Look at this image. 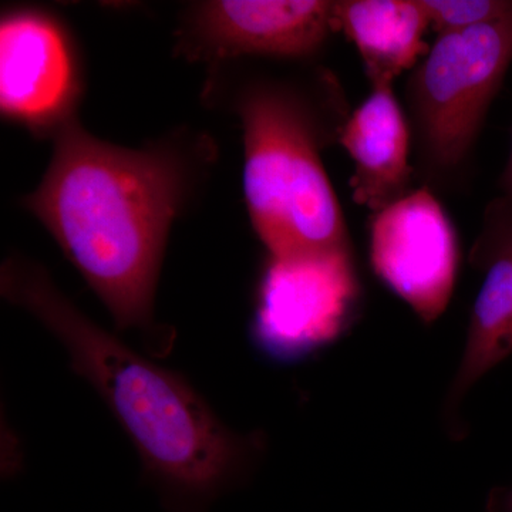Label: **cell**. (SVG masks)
Returning <instances> with one entry per match:
<instances>
[{
    "label": "cell",
    "instance_id": "cell-3",
    "mask_svg": "<svg viewBox=\"0 0 512 512\" xmlns=\"http://www.w3.org/2000/svg\"><path fill=\"white\" fill-rule=\"evenodd\" d=\"M244 127V194L268 255L352 249L338 197L320 158L319 123L286 84L249 86L238 101Z\"/></svg>",
    "mask_w": 512,
    "mask_h": 512
},
{
    "label": "cell",
    "instance_id": "cell-11",
    "mask_svg": "<svg viewBox=\"0 0 512 512\" xmlns=\"http://www.w3.org/2000/svg\"><path fill=\"white\" fill-rule=\"evenodd\" d=\"M335 16L362 57L372 87L392 86L429 52L423 37L430 22L420 0H340Z\"/></svg>",
    "mask_w": 512,
    "mask_h": 512
},
{
    "label": "cell",
    "instance_id": "cell-8",
    "mask_svg": "<svg viewBox=\"0 0 512 512\" xmlns=\"http://www.w3.org/2000/svg\"><path fill=\"white\" fill-rule=\"evenodd\" d=\"M338 29L335 2L325 0H218L198 8L192 36L202 55L305 59Z\"/></svg>",
    "mask_w": 512,
    "mask_h": 512
},
{
    "label": "cell",
    "instance_id": "cell-6",
    "mask_svg": "<svg viewBox=\"0 0 512 512\" xmlns=\"http://www.w3.org/2000/svg\"><path fill=\"white\" fill-rule=\"evenodd\" d=\"M369 248L376 275L424 323L446 312L460 251L456 228L429 188L373 214Z\"/></svg>",
    "mask_w": 512,
    "mask_h": 512
},
{
    "label": "cell",
    "instance_id": "cell-10",
    "mask_svg": "<svg viewBox=\"0 0 512 512\" xmlns=\"http://www.w3.org/2000/svg\"><path fill=\"white\" fill-rule=\"evenodd\" d=\"M471 262L484 269L468 325L463 359L447 396L448 419L471 387L512 355V224L487 217L483 234L471 251Z\"/></svg>",
    "mask_w": 512,
    "mask_h": 512
},
{
    "label": "cell",
    "instance_id": "cell-14",
    "mask_svg": "<svg viewBox=\"0 0 512 512\" xmlns=\"http://www.w3.org/2000/svg\"><path fill=\"white\" fill-rule=\"evenodd\" d=\"M487 512H512V487L495 488L491 491Z\"/></svg>",
    "mask_w": 512,
    "mask_h": 512
},
{
    "label": "cell",
    "instance_id": "cell-13",
    "mask_svg": "<svg viewBox=\"0 0 512 512\" xmlns=\"http://www.w3.org/2000/svg\"><path fill=\"white\" fill-rule=\"evenodd\" d=\"M501 187H503L504 197L491 205L487 215L512 222V144L510 158H508L507 167H505L503 178H501Z\"/></svg>",
    "mask_w": 512,
    "mask_h": 512
},
{
    "label": "cell",
    "instance_id": "cell-7",
    "mask_svg": "<svg viewBox=\"0 0 512 512\" xmlns=\"http://www.w3.org/2000/svg\"><path fill=\"white\" fill-rule=\"evenodd\" d=\"M79 72L72 42L55 19L16 10L0 25V107L33 131L59 130L73 119Z\"/></svg>",
    "mask_w": 512,
    "mask_h": 512
},
{
    "label": "cell",
    "instance_id": "cell-2",
    "mask_svg": "<svg viewBox=\"0 0 512 512\" xmlns=\"http://www.w3.org/2000/svg\"><path fill=\"white\" fill-rule=\"evenodd\" d=\"M187 160L173 147L128 150L74 119L26 208L79 269L117 328L156 336L154 296L168 231L188 188Z\"/></svg>",
    "mask_w": 512,
    "mask_h": 512
},
{
    "label": "cell",
    "instance_id": "cell-12",
    "mask_svg": "<svg viewBox=\"0 0 512 512\" xmlns=\"http://www.w3.org/2000/svg\"><path fill=\"white\" fill-rule=\"evenodd\" d=\"M437 36L512 15V0H420Z\"/></svg>",
    "mask_w": 512,
    "mask_h": 512
},
{
    "label": "cell",
    "instance_id": "cell-9",
    "mask_svg": "<svg viewBox=\"0 0 512 512\" xmlns=\"http://www.w3.org/2000/svg\"><path fill=\"white\" fill-rule=\"evenodd\" d=\"M339 141L355 163L353 201L373 211L390 207L412 192V130L392 86L372 93L340 127Z\"/></svg>",
    "mask_w": 512,
    "mask_h": 512
},
{
    "label": "cell",
    "instance_id": "cell-5",
    "mask_svg": "<svg viewBox=\"0 0 512 512\" xmlns=\"http://www.w3.org/2000/svg\"><path fill=\"white\" fill-rule=\"evenodd\" d=\"M359 291L352 249L268 255L256 292L252 338L272 359H301L342 335Z\"/></svg>",
    "mask_w": 512,
    "mask_h": 512
},
{
    "label": "cell",
    "instance_id": "cell-4",
    "mask_svg": "<svg viewBox=\"0 0 512 512\" xmlns=\"http://www.w3.org/2000/svg\"><path fill=\"white\" fill-rule=\"evenodd\" d=\"M512 63V15L437 36L406 83L414 146L427 180L460 173Z\"/></svg>",
    "mask_w": 512,
    "mask_h": 512
},
{
    "label": "cell",
    "instance_id": "cell-1",
    "mask_svg": "<svg viewBox=\"0 0 512 512\" xmlns=\"http://www.w3.org/2000/svg\"><path fill=\"white\" fill-rule=\"evenodd\" d=\"M0 291L60 340L74 372L92 384L126 431L168 511L207 512L244 483L261 439L225 426L183 376L97 326L35 262L6 259Z\"/></svg>",
    "mask_w": 512,
    "mask_h": 512
}]
</instances>
